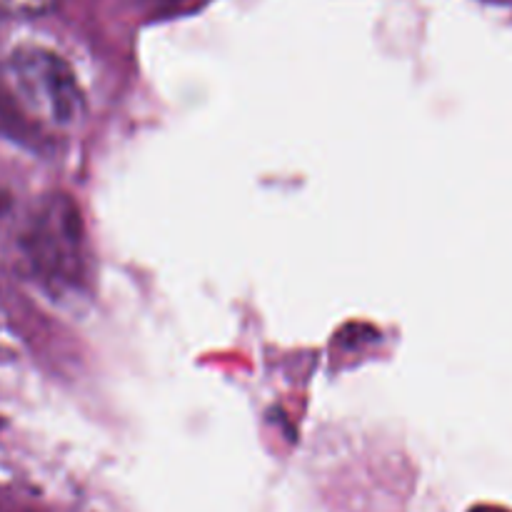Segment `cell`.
<instances>
[{
  "mask_svg": "<svg viewBox=\"0 0 512 512\" xmlns=\"http://www.w3.org/2000/svg\"><path fill=\"white\" fill-rule=\"evenodd\" d=\"M148 3H168V0H148Z\"/></svg>",
  "mask_w": 512,
  "mask_h": 512,
  "instance_id": "5b68a950",
  "label": "cell"
},
{
  "mask_svg": "<svg viewBox=\"0 0 512 512\" xmlns=\"http://www.w3.org/2000/svg\"><path fill=\"white\" fill-rule=\"evenodd\" d=\"M473 512H505V510H500V508H475Z\"/></svg>",
  "mask_w": 512,
  "mask_h": 512,
  "instance_id": "277c9868",
  "label": "cell"
},
{
  "mask_svg": "<svg viewBox=\"0 0 512 512\" xmlns=\"http://www.w3.org/2000/svg\"><path fill=\"white\" fill-rule=\"evenodd\" d=\"M58 0H0V13L10 18H40L55 10Z\"/></svg>",
  "mask_w": 512,
  "mask_h": 512,
  "instance_id": "3957f363",
  "label": "cell"
},
{
  "mask_svg": "<svg viewBox=\"0 0 512 512\" xmlns=\"http://www.w3.org/2000/svg\"><path fill=\"white\" fill-rule=\"evenodd\" d=\"M5 80L25 113L50 128H73L85 115V90L78 73L53 48H15L5 60Z\"/></svg>",
  "mask_w": 512,
  "mask_h": 512,
  "instance_id": "6da1fadb",
  "label": "cell"
},
{
  "mask_svg": "<svg viewBox=\"0 0 512 512\" xmlns=\"http://www.w3.org/2000/svg\"><path fill=\"white\" fill-rule=\"evenodd\" d=\"M30 268L45 283L70 285L83 275V225L65 195L43 200L23 233Z\"/></svg>",
  "mask_w": 512,
  "mask_h": 512,
  "instance_id": "7a4b0ae2",
  "label": "cell"
}]
</instances>
